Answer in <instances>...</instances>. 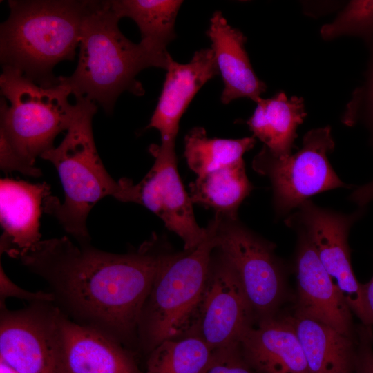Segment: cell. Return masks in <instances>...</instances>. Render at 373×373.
<instances>
[{"label":"cell","instance_id":"1","mask_svg":"<svg viewBox=\"0 0 373 373\" xmlns=\"http://www.w3.org/2000/svg\"><path fill=\"white\" fill-rule=\"evenodd\" d=\"M169 252L157 235L135 251L114 254L64 236L40 240L16 256L41 277L75 318L116 338L137 328L153 281Z\"/></svg>","mask_w":373,"mask_h":373},{"label":"cell","instance_id":"2","mask_svg":"<svg viewBox=\"0 0 373 373\" xmlns=\"http://www.w3.org/2000/svg\"><path fill=\"white\" fill-rule=\"evenodd\" d=\"M119 19L110 1H90L82 23L76 69L70 76L59 77L75 99L97 102L108 115L123 92L143 95L136 76L149 67L166 70L169 55L166 50L128 39L118 27Z\"/></svg>","mask_w":373,"mask_h":373},{"label":"cell","instance_id":"3","mask_svg":"<svg viewBox=\"0 0 373 373\" xmlns=\"http://www.w3.org/2000/svg\"><path fill=\"white\" fill-rule=\"evenodd\" d=\"M75 99L77 111L64 138L57 147L40 157L55 166L64 189V202L48 195L43 209L57 218L79 245H90L86 220L93 207L108 195L123 202L136 203V186L127 178L117 182L107 172L98 154L92 128L96 103L83 98Z\"/></svg>","mask_w":373,"mask_h":373},{"label":"cell","instance_id":"4","mask_svg":"<svg viewBox=\"0 0 373 373\" xmlns=\"http://www.w3.org/2000/svg\"><path fill=\"white\" fill-rule=\"evenodd\" d=\"M90 1L10 0L0 26L2 67L19 70L42 87L59 84L55 66L73 60Z\"/></svg>","mask_w":373,"mask_h":373},{"label":"cell","instance_id":"5","mask_svg":"<svg viewBox=\"0 0 373 373\" xmlns=\"http://www.w3.org/2000/svg\"><path fill=\"white\" fill-rule=\"evenodd\" d=\"M207 228V236L200 245L171 252L156 274L138 325L151 350L164 341L185 336L190 328L216 247L213 218Z\"/></svg>","mask_w":373,"mask_h":373},{"label":"cell","instance_id":"6","mask_svg":"<svg viewBox=\"0 0 373 373\" xmlns=\"http://www.w3.org/2000/svg\"><path fill=\"white\" fill-rule=\"evenodd\" d=\"M0 88V133L21 159L33 166L38 157L55 147L56 136L68 130L77 104L69 103L70 90L59 80L42 87L10 67H2Z\"/></svg>","mask_w":373,"mask_h":373},{"label":"cell","instance_id":"7","mask_svg":"<svg viewBox=\"0 0 373 373\" xmlns=\"http://www.w3.org/2000/svg\"><path fill=\"white\" fill-rule=\"evenodd\" d=\"M335 144L329 126L310 130L301 148L286 157H277L265 146L256 155L252 167L267 177L272 189L276 215L287 217L314 195L338 188H352L334 171L328 155Z\"/></svg>","mask_w":373,"mask_h":373},{"label":"cell","instance_id":"8","mask_svg":"<svg viewBox=\"0 0 373 373\" xmlns=\"http://www.w3.org/2000/svg\"><path fill=\"white\" fill-rule=\"evenodd\" d=\"M216 249L235 271L256 321L277 315L287 300L286 267L275 244L258 236L237 218L215 214Z\"/></svg>","mask_w":373,"mask_h":373},{"label":"cell","instance_id":"9","mask_svg":"<svg viewBox=\"0 0 373 373\" xmlns=\"http://www.w3.org/2000/svg\"><path fill=\"white\" fill-rule=\"evenodd\" d=\"M367 208L357 207L351 213H343L321 207L308 200L288 215L284 222L294 231L306 235L351 311L362 324L370 325L361 283L356 280L351 265L348 244L351 228L364 216Z\"/></svg>","mask_w":373,"mask_h":373},{"label":"cell","instance_id":"10","mask_svg":"<svg viewBox=\"0 0 373 373\" xmlns=\"http://www.w3.org/2000/svg\"><path fill=\"white\" fill-rule=\"evenodd\" d=\"M256 321L231 266L221 254L214 262L211 258L204 290L185 336H197L216 351L238 345Z\"/></svg>","mask_w":373,"mask_h":373},{"label":"cell","instance_id":"11","mask_svg":"<svg viewBox=\"0 0 373 373\" xmlns=\"http://www.w3.org/2000/svg\"><path fill=\"white\" fill-rule=\"evenodd\" d=\"M34 303L19 311L1 309L0 361L17 373H61L60 309Z\"/></svg>","mask_w":373,"mask_h":373},{"label":"cell","instance_id":"12","mask_svg":"<svg viewBox=\"0 0 373 373\" xmlns=\"http://www.w3.org/2000/svg\"><path fill=\"white\" fill-rule=\"evenodd\" d=\"M175 149V142L150 146L155 162L135 184L136 203L157 216L169 230L181 238L184 250H191L206 239L208 231L195 220L193 203L178 173Z\"/></svg>","mask_w":373,"mask_h":373},{"label":"cell","instance_id":"13","mask_svg":"<svg viewBox=\"0 0 373 373\" xmlns=\"http://www.w3.org/2000/svg\"><path fill=\"white\" fill-rule=\"evenodd\" d=\"M297 235L294 265L296 277L294 315L329 325L351 338H356L352 311L341 291L323 266L306 235Z\"/></svg>","mask_w":373,"mask_h":373},{"label":"cell","instance_id":"14","mask_svg":"<svg viewBox=\"0 0 373 373\" xmlns=\"http://www.w3.org/2000/svg\"><path fill=\"white\" fill-rule=\"evenodd\" d=\"M61 373H144L115 338L60 312Z\"/></svg>","mask_w":373,"mask_h":373},{"label":"cell","instance_id":"15","mask_svg":"<svg viewBox=\"0 0 373 373\" xmlns=\"http://www.w3.org/2000/svg\"><path fill=\"white\" fill-rule=\"evenodd\" d=\"M166 78L157 104L146 127L159 131L162 142H175L182 115L198 90L219 74L211 48L196 51L189 63L169 55Z\"/></svg>","mask_w":373,"mask_h":373},{"label":"cell","instance_id":"16","mask_svg":"<svg viewBox=\"0 0 373 373\" xmlns=\"http://www.w3.org/2000/svg\"><path fill=\"white\" fill-rule=\"evenodd\" d=\"M239 347L256 373H309L299 338L288 315L257 320Z\"/></svg>","mask_w":373,"mask_h":373},{"label":"cell","instance_id":"17","mask_svg":"<svg viewBox=\"0 0 373 373\" xmlns=\"http://www.w3.org/2000/svg\"><path fill=\"white\" fill-rule=\"evenodd\" d=\"M50 186L21 180H0L1 253L10 258L25 253L41 240L39 219Z\"/></svg>","mask_w":373,"mask_h":373},{"label":"cell","instance_id":"18","mask_svg":"<svg viewBox=\"0 0 373 373\" xmlns=\"http://www.w3.org/2000/svg\"><path fill=\"white\" fill-rule=\"evenodd\" d=\"M207 35L211 41L216 61L224 83L220 97L227 104L238 98L255 102L265 92L267 86L254 73L245 48L246 37L231 26L220 11L210 19Z\"/></svg>","mask_w":373,"mask_h":373},{"label":"cell","instance_id":"19","mask_svg":"<svg viewBox=\"0 0 373 373\" xmlns=\"http://www.w3.org/2000/svg\"><path fill=\"white\" fill-rule=\"evenodd\" d=\"M300 342L309 373H352L356 338L319 321L288 315Z\"/></svg>","mask_w":373,"mask_h":373},{"label":"cell","instance_id":"20","mask_svg":"<svg viewBox=\"0 0 373 373\" xmlns=\"http://www.w3.org/2000/svg\"><path fill=\"white\" fill-rule=\"evenodd\" d=\"M256 103V108L247 122L253 136L277 157L291 155L296 130L307 115L303 97L288 98L279 92L269 99L260 97Z\"/></svg>","mask_w":373,"mask_h":373},{"label":"cell","instance_id":"21","mask_svg":"<svg viewBox=\"0 0 373 373\" xmlns=\"http://www.w3.org/2000/svg\"><path fill=\"white\" fill-rule=\"evenodd\" d=\"M244 160L198 176L189 184L192 203L212 209L216 214L237 218L243 200L253 190Z\"/></svg>","mask_w":373,"mask_h":373},{"label":"cell","instance_id":"22","mask_svg":"<svg viewBox=\"0 0 373 373\" xmlns=\"http://www.w3.org/2000/svg\"><path fill=\"white\" fill-rule=\"evenodd\" d=\"M179 0H113V12L119 17H129L137 25L141 41L166 50L175 39V22L182 3Z\"/></svg>","mask_w":373,"mask_h":373},{"label":"cell","instance_id":"23","mask_svg":"<svg viewBox=\"0 0 373 373\" xmlns=\"http://www.w3.org/2000/svg\"><path fill=\"white\" fill-rule=\"evenodd\" d=\"M256 137L211 138L203 127H194L184 137V157L198 176L243 160V155L256 144Z\"/></svg>","mask_w":373,"mask_h":373},{"label":"cell","instance_id":"24","mask_svg":"<svg viewBox=\"0 0 373 373\" xmlns=\"http://www.w3.org/2000/svg\"><path fill=\"white\" fill-rule=\"evenodd\" d=\"M213 354L195 336L168 339L151 350L144 373H204Z\"/></svg>","mask_w":373,"mask_h":373},{"label":"cell","instance_id":"25","mask_svg":"<svg viewBox=\"0 0 373 373\" xmlns=\"http://www.w3.org/2000/svg\"><path fill=\"white\" fill-rule=\"evenodd\" d=\"M373 29V0L351 1L336 19L321 30L325 39Z\"/></svg>","mask_w":373,"mask_h":373},{"label":"cell","instance_id":"26","mask_svg":"<svg viewBox=\"0 0 373 373\" xmlns=\"http://www.w3.org/2000/svg\"><path fill=\"white\" fill-rule=\"evenodd\" d=\"M204 373H256L246 363L239 345L214 351Z\"/></svg>","mask_w":373,"mask_h":373},{"label":"cell","instance_id":"27","mask_svg":"<svg viewBox=\"0 0 373 373\" xmlns=\"http://www.w3.org/2000/svg\"><path fill=\"white\" fill-rule=\"evenodd\" d=\"M355 373H373V331L371 325L361 324L356 329Z\"/></svg>","mask_w":373,"mask_h":373},{"label":"cell","instance_id":"28","mask_svg":"<svg viewBox=\"0 0 373 373\" xmlns=\"http://www.w3.org/2000/svg\"><path fill=\"white\" fill-rule=\"evenodd\" d=\"M0 167L6 173L17 171L31 177H39L42 174L39 169L28 165L21 159L2 133H0Z\"/></svg>","mask_w":373,"mask_h":373},{"label":"cell","instance_id":"29","mask_svg":"<svg viewBox=\"0 0 373 373\" xmlns=\"http://www.w3.org/2000/svg\"><path fill=\"white\" fill-rule=\"evenodd\" d=\"M0 298L1 302L7 298H17L32 303H52L55 297L51 292H32L25 290L14 283L0 266Z\"/></svg>","mask_w":373,"mask_h":373},{"label":"cell","instance_id":"30","mask_svg":"<svg viewBox=\"0 0 373 373\" xmlns=\"http://www.w3.org/2000/svg\"><path fill=\"white\" fill-rule=\"evenodd\" d=\"M348 200L358 207H367V204L373 202V180L354 187L349 195Z\"/></svg>","mask_w":373,"mask_h":373},{"label":"cell","instance_id":"31","mask_svg":"<svg viewBox=\"0 0 373 373\" xmlns=\"http://www.w3.org/2000/svg\"><path fill=\"white\" fill-rule=\"evenodd\" d=\"M361 287L369 325H372L373 324V276L368 283L361 284Z\"/></svg>","mask_w":373,"mask_h":373},{"label":"cell","instance_id":"32","mask_svg":"<svg viewBox=\"0 0 373 373\" xmlns=\"http://www.w3.org/2000/svg\"><path fill=\"white\" fill-rule=\"evenodd\" d=\"M370 98L372 105V128H373V67L371 74L370 85Z\"/></svg>","mask_w":373,"mask_h":373},{"label":"cell","instance_id":"33","mask_svg":"<svg viewBox=\"0 0 373 373\" xmlns=\"http://www.w3.org/2000/svg\"><path fill=\"white\" fill-rule=\"evenodd\" d=\"M0 373H17L7 365L0 361Z\"/></svg>","mask_w":373,"mask_h":373},{"label":"cell","instance_id":"34","mask_svg":"<svg viewBox=\"0 0 373 373\" xmlns=\"http://www.w3.org/2000/svg\"><path fill=\"white\" fill-rule=\"evenodd\" d=\"M352 373H355V372H352Z\"/></svg>","mask_w":373,"mask_h":373}]
</instances>
